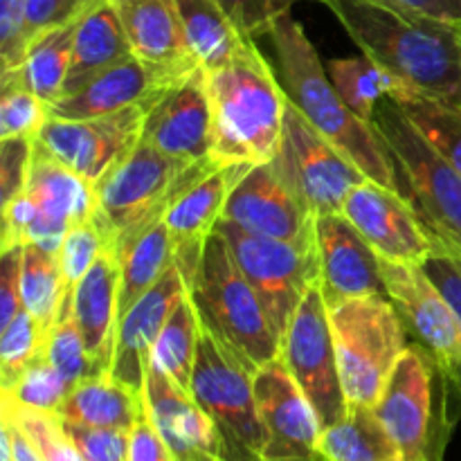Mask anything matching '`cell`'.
<instances>
[{
    "label": "cell",
    "mask_w": 461,
    "mask_h": 461,
    "mask_svg": "<svg viewBox=\"0 0 461 461\" xmlns=\"http://www.w3.org/2000/svg\"><path fill=\"white\" fill-rule=\"evenodd\" d=\"M347 34L414 93L457 102L461 95L459 25L383 7L369 0H322Z\"/></svg>",
    "instance_id": "obj_1"
},
{
    "label": "cell",
    "mask_w": 461,
    "mask_h": 461,
    "mask_svg": "<svg viewBox=\"0 0 461 461\" xmlns=\"http://www.w3.org/2000/svg\"><path fill=\"white\" fill-rule=\"evenodd\" d=\"M25 192L39 203L45 214L68 225L93 219L95 207H97L95 185L50 156L39 144L34 147Z\"/></svg>",
    "instance_id": "obj_27"
},
{
    "label": "cell",
    "mask_w": 461,
    "mask_h": 461,
    "mask_svg": "<svg viewBox=\"0 0 461 461\" xmlns=\"http://www.w3.org/2000/svg\"><path fill=\"white\" fill-rule=\"evenodd\" d=\"M176 7L189 54L203 70L212 72L225 66L252 41L243 36L214 0H176Z\"/></svg>",
    "instance_id": "obj_29"
},
{
    "label": "cell",
    "mask_w": 461,
    "mask_h": 461,
    "mask_svg": "<svg viewBox=\"0 0 461 461\" xmlns=\"http://www.w3.org/2000/svg\"><path fill=\"white\" fill-rule=\"evenodd\" d=\"M196 68L165 66L131 54L93 77L84 88L52 104V117L90 120V117L113 115L140 104H153Z\"/></svg>",
    "instance_id": "obj_20"
},
{
    "label": "cell",
    "mask_w": 461,
    "mask_h": 461,
    "mask_svg": "<svg viewBox=\"0 0 461 461\" xmlns=\"http://www.w3.org/2000/svg\"><path fill=\"white\" fill-rule=\"evenodd\" d=\"M61 419V417H59ZM63 421V419H61ZM63 428L75 441L86 461H129V432L115 428H88L63 421Z\"/></svg>",
    "instance_id": "obj_46"
},
{
    "label": "cell",
    "mask_w": 461,
    "mask_h": 461,
    "mask_svg": "<svg viewBox=\"0 0 461 461\" xmlns=\"http://www.w3.org/2000/svg\"><path fill=\"white\" fill-rule=\"evenodd\" d=\"M120 304V261L104 248L93 268L72 291L70 315L86 342L90 358L102 372H111Z\"/></svg>",
    "instance_id": "obj_24"
},
{
    "label": "cell",
    "mask_w": 461,
    "mask_h": 461,
    "mask_svg": "<svg viewBox=\"0 0 461 461\" xmlns=\"http://www.w3.org/2000/svg\"><path fill=\"white\" fill-rule=\"evenodd\" d=\"M374 126L385 142L401 194L412 203L437 252L461 257V174L428 142L394 99H383Z\"/></svg>",
    "instance_id": "obj_6"
},
{
    "label": "cell",
    "mask_w": 461,
    "mask_h": 461,
    "mask_svg": "<svg viewBox=\"0 0 461 461\" xmlns=\"http://www.w3.org/2000/svg\"><path fill=\"white\" fill-rule=\"evenodd\" d=\"M144 412V396L117 383L108 372L79 383L57 414L77 426L131 430Z\"/></svg>",
    "instance_id": "obj_28"
},
{
    "label": "cell",
    "mask_w": 461,
    "mask_h": 461,
    "mask_svg": "<svg viewBox=\"0 0 461 461\" xmlns=\"http://www.w3.org/2000/svg\"><path fill=\"white\" fill-rule=\"evenodd\" d=\"M120 261V304H117V318H124L126 311L151 291L162 275L176 264L174 246H171L169 230H167L165 216L156 223L149 225L144 232L131 239L129 243L117 250Z\"/></svg>",
    "instance_id": "obj_30"
},
{
    "label": "cell",
    "mask_w": 461,
    "mask_h": 461,
    "mask_svg": "<svg viewBox=\"0 0 461 461\" xmlns=\"http://www.w3.org/2000/svg\"><path fill=\"white\" fill-rule=\"evenodd\" d=\"M36 138L0 140V196L3 205L23 194L30 180Z\"/></svg>",
    "instance_id": "obj_47"
},
{
    "label": "cell",
    "mask_w": 461,
    "mask_h": 461,
    "mask_svg": "<svg viewBox=\"0 0 461 461\" xmlns=\"http://www.w3.org/2000/svg\"><path fill=\"white\" fill-rule=\"evenodd\" d=\"M32 39L27 32L25 0H0V63L12 72L25 61Z\"/></svg>",
    "instance_id": "obj_45"
},
{
    "label": "cell",
    "mask_w": 461,
    "mask_h": 461,
    "mask_svg": "<svg viewBox=\"0 0 461 461\" xmlns=\"http://www.w3.org/2000/svg\"><path fill=\"white\" fill-rule=\"evenodd\" d=\"M219 167H185L140 140L129 156L95 183L97 207L93 221L102 232L104 246L117 255L124 243L162 219L178 194Z\"/></svg>",
    "instance_id": "obj_5"
},
{
    "label": "cell",
    "mask_w": 461,
    "mask_h": 461,
    "mask_svg": "<svg viewBox=\"0 0 461 461\" xmlns=\"http://www.w3.org/2000/svg\"><path fill=\"white\" fill-rule=\"evenodd\" d=\"M129 461H174L169 446L147 412L129 432Z\"/></svg>",
    "instance_id": "obj_51"
},
{
    "label": "cell",
    "mask_w": 461,
    "mask_h": 461,
    "mask_svg": "<svg viewBox=\"0 0 461 461\" xmlns=\"http://www.w3.org/2000/svg\"><path fill=\"white\" fill-rule=\"evenodd\" d=\"M99 0H25L27 32L34 43L45 32L77 23Z\"/></svg>",
    "instance_id": "obj_48"
},
{
    "label": "cell",
    "mask_w": 461,
    "mask_h": 461,
    "mask_svg": "<svg viewBox=\"0 0 461 461\" xmlns=\"http://www.w3.org/2000/svg\"><path fill=\"white\" fill-rule=\"evenodd\" d=\"M214 232L228 241L239 268L264 302L282 338L304 293L320 279L318 248L243 232L225 219L216 223Z\"/></svg>",
    "instance_id": "obj_11"
},
{
    "label": "cell",
    "mask_w": 461,
    "mask_h": 461,
    "mask_svg": "<svg viewBox=\"0 0 461 461\" xmlns=\"http://www.w3.org/2000/svg\"><path fill=\"white\" fill-rule=\"evenodd\" d=\"M201 333V315H198L196 306H194L192 297L187 293L178 302V306L171 311L169 320L162 327L160 336H158L156 345L151 349V356H149V365L174 378L180 387L189 390Z\"/></svg>",
    "instance_id": "obj_35"
},
{
    "label": "cell",
    "mask_w": 461,
    "mask_h": 461,
    "mask_svg": "<svg viewBox=\"0 0 461 461\" xmlns=\"http://www.w3.org/2000/svg\"><path fill=\"white\" fill-rule=\"evenodd\" d=\"M450 257H453V259L457 261V266H459V268H461V257H457V255H450Z\"/></svg>",
    "instance_id": "obj_54"
},
{
    "label": "cell",
    "mask_w": 461,
    "mask_h": 461,
    "mask_svg": "<svg viewBox=\"0 0 461 461\" xmlns=\"http://www.w3.org/2000/svg\"><path fill=\"white\" fill-rule=\"evenodd\" d=\"M201 322L255 372L279 358L282 338L255 288L239 268L228 241L212 234L189 284Z\"/></svg>",
    "instance_id": "obj_4"
},
{
    "label": "cell",
    "mask_w": 461,
    "mask_h": 461,
    "mask_svg": "<svg viewBox=\"0 0 461 461\" xmlns=\"http://www.w3.org/2000/svg\"><path fill=\"white\" fill-rule=\"evenodd\" d=\"M270 165L315 216L340 212L351 189L367 180L365 171L315 131L291 102L286 104L282 144Z\"/></svg>",
    "instance_id": "obj_10"
},
{
    "label": "cell",
    "mask_w": 461,
    "mask_h": 461,
    "mask_svg": "<svg viewBox=\"0 0 461 461\" xmlns=\"http://www.w3.org/2000/svg\"><path fill=\"white\" fill-rule=\"evenodd\" d=\"M383 279L408 333L446 367L461 365V324L419 264H394L381 259Z\"/></svg>",
    "instance_id": "obj_19"
},
{
    "label": "cell",
    "mask_w": 461,
    "mask_h": 461,
    "mask_svg": "<svg viewBox=\"0 0 461 461\" xmlns=\"http://www.w3.org/2000/svg\"><path fill=\"white\" fill-rule=\"evenodd\" d=\"M252 369L203 327L189 392L221 441V461H264L266 430L257 408Z\"/></svg>",
    "instance_id": "obj_9"
},
{
    "label": "cell",
    "mask_w": 461,
    "mask_h": 461,
    "mask_svg": "<svg viewBox=\"0 0 461 461\" xmlns=\"http://www.w3.org/2000/svg\"><path fill=\"white\" fill-rule=\"evenodd\" d=\"M21 275L23 246L3 250V257H0V329L7 327L14 315L23 309Z\"/></svg>",
    "instance_id": "obj_49"
},
{
    "label": "cell",
    "mask_w": 461,
    "mask_h": 461,
    "mask_svg": "<svg viewBox=\"0 0 461 461\" xmlns=\"http://www.w3.org/2000/svg\"><path fill=\"white\" fill-rule=\"evenodd\" d=\"M21 297L23 309L34 315L45 333L52 331L61 315L70 313L59 252H50L34 243L23 246Z\"/></svg>",
    "instance_id": "obj_34"
},
{
    "label": "cell",
    "mask_w": 461,
    "mask_h": 461,
    "mask_svg": "<svg viewBox=\"0 0 461 461\" xmlns=\"http://www.w3.org/2000/svg\"><path fill=\"white\" fill-rule=\"evenodd\" d=\"M144 410L169 446L174 461H221L219 435L205 410L192 392L153 365L147 367Z\"/></svg>",
    "instance_id": "obj_23"
},
{
    "label": "cell",
    "mask_w": 461,
    "mask_h": 461,
    "mask_svg": "<svg viewBox=\"0 0 461 461\" xmlns=\"http://www.w3.org/2000/svg\"><path fill=\"white\" fill-rule=\"evenodd\" d=\"M320 461H390L399 457L376 410L349 405L347 414L320 432Z\"/></svg>",
    "instance_id": "obj_31"
},
{
    "label": "cell",
    "mask_w": 461,
    "mask_h": 461,
    "mask_svg": "<svg viewBox=\"0 0 461 461\" xmlns=\"http://www.w3.org/2000/svg\"><path fill=\"white\" fill-rule=\"evenodd\" d=\"M230 16V21L243 32V36L257 41L270 34L275 23L291 14V7L300 0H214Z\"/></svg>",
    "instance_id": "obj_44"
},
{
    "label": "cell",
    "mask_w": 461,
    "mask_h": 461,
    "mask_svg": "<svg viewBox=\"0 0 461 461\" xmlns=\"http://www.w3.org/2000/svg\"><path fill=\"white\" fill-rule=\"evenodd\" d=\"M48 333L41 329L34 315L21 309L7 327L0 329V383L14 385L18 376L43 354Z\"/></svg>",
    "instance_id": "obj_39"
},
{
    "label": "cell",
    "mask_w": 461,
    "mask_h": 461,
    "mask_svg": "<svg viewBox=\"0 0 461 461\" xmlns=\"http://www.w3.org/2000/svg\"><path fill=\"white\" fill-rule=\"evenodd\" d=\"M320 288L329 309L360 297L387 295L381 257L342 212L315 219Z\"/></svg>",
    "instance_id": "obj_18"
},
{
    "label": "cell",
    "mask_w": 461,
    "mask_h": 461,
    "mask_svg": "<svg viewBox=\"0 0 461 461\" xmlns=\"http://www.w3.org/2000/svg\"><path fill=\"white\" fill-rule=\"evenodd\" d=\"M45 358L70 383L72 390L79 383L88 381V378L99 376V374H108L102 372L95 365V360L90 358L84 338H81L79 329H77L70 313L61 315L59 322L52 327V331L48 333V338H45Z\"/></svg>",
    "instance_id": "obj_40"
},
{
    "label": "cell",
    "mask_w": 461,
    "mask_h": 461,
    "mask_svg": "<svg viewBox=\"0 0 461 461\" xmlns=\"http://www.w3.org/2000/svg\"><path fill=\"white\" fill-rule=\"evenodd\" d=\"M340 212L354 223L381 259L421 266L437 252L412 203L401 192L376 180L367 178L351 189Z\"/></svg>",
    "instance_id": "obj_16"
},
{
    "label": "cell",
    "mask_w": 461,
    "mask_h": 461,
    "mask_svg": "<svg viewBox=\"0 0 461 461\" xmlns=\"http://www.w3.org/2000/svg\"><path fill=\"white\" fill-rule=\"evenodd\" d=\"M153 104H140L90 120L50 117L48 124L41 129L36 144L95 185L138 147L144 120Z\"/></svg>",
    "instance_id": "obj_13"
},
{
    "label": "cell",
    "mask_w": 461,
    "mask_h": 461,
    "mask_svg": "<svg viewBox=\"0 0 461 461\" xmlns=\"http://www.w3.org/2000/svg\"><path fill=\"white\" fill-rule=\"evenodd\" d=\"M459 34H461V23H459Z\"/></svg>",
    "instance_id": "obj_56"
},
{
    "label": "cell",
    "mask_w": 461,
    "mask_h": 461,
    "mask_svg": "<svg viewBox=\"0 0 461 461\" xmlns=\"http://www.w3.org/2000/svg\"><path fill=\"white\" fill-rule=\"evenodd\" d=\"M423 138L461 174V104L408 90L394 99Z\"/></svg>",
    "instance_id": "obj_36"
},
{
    "label": "cell",
    "mask_w": 461,
    "mask_h": 461,
    "mask_svg": "<svg viewBox=\"0 0 461 461\" xmlns=\"http://www.w3.org/2000/svg\"><path fill=\"white\" fill-rule=\"evenodd\" d=\"M129 36L111 0H99L77 21L72 63L68 70L63 97L84 88L93 77L131 57Z\"/></svg>",
    "instance_id": "obj_26"
},
{
    "label": "cell",
    "mask_w": 461,
    "mask_h": 461,
    "mask_svg": "<svg viewBox=\"0 0 461 461\" xmlns=\"http://www.w3.org/2000/svg\"><path fill=\"white\" fill-rule=\"evenodd\" d=\"M0 450L7 461H43L30 437L5 414H0Z\"/></svg>",
    "instance_id": "obj_53"
},
{
    "label": "cell",
    "mask_w": 461,
    "mask_h": 461,
    "mask_svg": "<svg viewBox=\"0 0 461 461\" xmlns=\"http://www.w3.org/2000/svg\"><path fill=\"white\" fill-rule=\"evenodd\" d=\"M252 381L266 430L264 461H320L322 426L284 360L275 358L257 367Z\"/></svg>",
    "instance_id": "obj_14"
},
{
    "label": "cell",
    "mask_w": 461,
    "mask_h": 461,
    "mask_svg": "<svg viewBox=\"0 0 461 461\" xmlns=\"http://www.w3.org/2000/svg\"><path fill=\"white\" fill-rule=\"evenodd\" d=\"M72 392V385L57 372L52 363L45 358V349L21 376L14 381V385L5 387L3 394L9 396L16 403L32 410H43V412H59L63 401Z\"/></svg>",
    "instance_id": "obj_42"
},
{
    "label": "cell",
    "mask_w": 461,
    "mask_h": 461,
    "mask_svg": "<svg viewBox=\"0 0 461 461\" xmlns=\"http://www.w3.org/2000/svg\"><path fill=\"white\" fill-rule=\"evenodd\" d=\"M142 140L185 167L216 165L207 70L196 68L156 99L144 120Z\"/></svg>",
    "instance_id": "obj_15"
},
{
    "label": "cell",
    "mask_w": 461,
    "mask_h": 461,
    "mask_svg": "<svg viewBox=\"0 0 461 461\" xmlns=\"http://www.w3.org/2000/svg\"><path fill=\"white\" fill-rule=\"evenodd\" d=\"M270 41L277 57V77L288 102L315 131L349 156L369 180L401 192L394 160L376 126L360 120L347 106L304 27L291 14H284L270 30Z\"/></svg>",
    "instance_id": "obj_2"
},
{
    "label": "cell",
    "mask_w": 461,
    "mask_h": 461,
    "mask_svg": "<svg viewBox=\"0 0 461 461\" xmlns=\"http://www.w3.org/2000/svg\"><path fill=\"white\" fill-rule=\"evenodd\" d=\"M72 225L45 214L39 203L27 192L18 194L14 201L3 205V241L0 252L16 246H34L45 248L50 252H59L68 230Z\"/></svg>",
    "instance_id": "obj_37"
},
{
    "label": "cell",
    "mask_w": 461,
    "mask_h": 461,
    "mask_svg": "<svg viewBox=\"0 0 461 461\" xmlns=\"http://www.w3.org/2000/svg\"><path fill=\"white\" fill-rule=\"evenodd\" d=\"M390 461H403L401 457H394V459H390Z\"/></svg>",
    "instance_id": "obj_55"
},
{
    "label": "cell",
    "mask_w": 461,
    "mask_h": 461,
    "mask_svg": "<svg viewBox=\"0 0 461 461\" xmlns=\"http://www.w3.org/2000/svg\"><path fill=\"white\" fill-rule=\"evenodd\" d=\"M347 405L376 408L408 347V329L385 295L360 297L329 309Z\"/></svg>",
    "instance_id": "obj_8"
},
{
    "label": "cell",
    "mask_w": 461,
    "mask_h": 461,
    "mask_svg": "<svg viewBox=\"0 0 461 461\" xmlns=\"http://www.w3.org/2000/svg\"><path fill=\"white\" fill-rule=\"evenodd\" d=\"M0 414L12 419L30 437L43 461H86L63 428L59 414L25 408L5 394L3 403H0Z\"/></svg>",
    "instance_id": "obj_38"
},
{
    "label": "cell",
    "mask_w": 461,
    "mask_h": 461,
    "mask_svg": "<svg viewBox=\"0 0 461 461\" xmlns=\"http://www.w3.org/2000/svg\"><path fill=\"white\" fill-rule=\"evenodd\" d=\"M457 102H459V104H461V95H459V99H457Z\"/></svg>",
    "instance_id": "obj_57"
},
{
    "label": "cell",
    "mask_w": 461,
    "mask_h": 461,
    "mask_svg": "<svg viewBox=\"0 0 461 461\" xmlns=\"http://www.w3.org/2000/svg\"><path fill=\"white\" fill-rule=\"evenodd\" d=\"M248 169H250L248 165L219 167L189 185L167 207L165 223L169 230L171 246H174V261L187 286L201 264L207 239L214 234L216 223L223 219L230 192Z\"/></svg>",
    "instance_id": "obj_21"
},
{
    "label": "cell",
    "mask_w": 461,
    "mask_h": 461,
    "mask_svg": "<svg viewBox=\"0 0 461 461\" xmlns=\"http://www.w3.org/2000/svg\"><path fill=\"white\" fill-rule=\"evenodd\" d=\"M223 219L243 232L315 246L318 216L286 187L270 162L252 165L239 178L225 203Z\"/></svg>",
    "instance_id": "obj_17"
},
{
    "label": "cell",
    "mask_w": 461,
    "mask_h": 461,
    "mask_svg": "<svg viewBox=\"0 0 461 461\" xmlns=\"http://www.w3.org/2000/svg\"><path fill=\"white\" fill-rule=\"evenodd\" d=\"M327 72L347 106L369 124L374 122L383 99H401L408 90H412L387 68L365 54L351 59H333L327 63Z\"/></svg>",
    "instance_id": "obj_32"
},
{
    "label": "cell",
    "mask_w": 461,
    "mask_h": 461,
    "mask_svg": "<svg viewBox=\"0 0 461 461\" xmlns=\"http://www.w3.org/2000/svg\"><path fill=\"white\" fill-rule=\"evenodd\" d=\"M75 30L77 23H70V25L57 27V30L41 34L27 50V57L21 63V68L12 72H3V77L25 86L27 90L45 99L50 106L57 104L63 97L68 70H70L72 63Z\"/></svg>",
    "instance_id": "obj_33"
},
{
    "label": "cell",
    "mask_w": 461,
    "mask_h": 461,
    "mask_svg": "<svg viewBox=\"0 0 461 461\" xmlns=\"http://www.w3.org/2000/svg\"><path fill=\"white\" fill-rule=\"evenodd\" d=\"M104 239L93 219L75 223L68 230L61 248H59V264H61L63 279H66L68 306H70L72 291L84 279V275L93 268L97 257L104 252Z\"/></svg>",
    "instance_id": "obj_43"
},
{
    "label": "cell",
    "mask_w": 461,
    "mask_h": 461,
    "mask_svg": "<svg viewBox=\"0 0 461 461\" xmlns=\"http://www.w3.org/2000/svg\"><path fill=\"white\" fill-rule=\"evenodd\" d=\"M279 358L311 401L322 430L345 417L349 405L342 392L331 318L320 279L311 284L293 313L282 336Z\"/></svg>",
    "instance_id": "obj_12"
},
{
    "label": "cell",
    "mask_w": 461,
    "mask_h": 461,
    "mask_svg": "<svg viewBox=\"0 0 461 461\" xmlns=\"http://www.w3.org/2000/svg\"><path fill=\"white\" fill-rule=\"evenodd\" d=\"M421 268L426 270L432 284L439 288V293L446 297V302L455 311L461 324V268L457 261L450 255H446V252H435V255H430L423 261Z\"/></svg>",
    "instance_id": "obj_50"
},
{
    "label": "cell",
    "mask_w": 461,
    "mask_h": 461,
    "mask_svg": "<svg viewBox=\"0 0 461 461\" xmlns=\"http://www.w3.org/2000/svg\"><path fill=\"white\" fill-rule=\"evenodd\" d=\"M129 36L131 50L144 61L196 68L180 25L176 0H111Z\"/></svg>",
    "instance_id": "obj_25"
},
{
    "label": "cell",
    "mask_w": 461,
    "mask_h": 461,
    "mask_svg": "<svg viewBox=\"0 0 461 461\" xmlns=\"http://www.w3.org/2000/svg\"><path fill=\"white\" fill-rule=\"evenodd\" d=\"M369 3L399 9V12L423 14V16L439 18V21L455 23V25L461 23V0H369Z\"/></svg>",
    "instance_id": "obj_52"
},
{
    "label": "cell",
    "mask_w": 461,
    "mask_h": 461,
    "mask_svg": "<svg viewBox=\"0 0 461 461\" xmlns=\"http://www.w3.org/2000/svg\"><path fill=\"white\" fill-rule=\"evenodd\" d=\"M376 414L403 461H444L453 435V396L441 360L408 345L396 363Z\"/></svg>",
    "instance_id": "obj_7"
},
{
    "label": "cell",
    "mask_w": 461,
    "mask_h": 461,
    "mask_svg": "<svg viewBox=\"0 0 461 461\" xmlns=\"http://www.w3.org/2000/svg\"><path fill=\"white\" fill-rule=\"evenodd\" d=\"M212 158L216 165H264L282 144L286 93L255 41L225 66L207 72Z\"/></svg>",
    "instance_id": "obj_3"
},
{
    "label": "cell",
    "mask_w": 461,
    "mask_h": 461,
    "mask_svg": "<svg viewBox=\"0 0 461 461\" xmlns=\"http://www.w3.org/2000/svg\"><path fill=\"white\" fill-rule=\"evenodd\" d=\"M52 117V106L18 81L3 77L0 97V140L39 138Z\"/></svg>",
    "instance_id": "obj_41"
},
{
    "label": "cell",
    "mask_w": 461,
    "mask_h": 461,
    "mask_svg": "<svg viewBox=\"0 0 461 461\" xmlns=\"http://www.w3.org/2000/svg\"><path fill=\"white\" fill-rule=\"evenodd\" d=\"M187 293V282L178 266L174 264L151 291L144 293L126 311L124 318L117 322L111 363V376L117 383L144 396V381H147L149 356H151L153 345L169 320L171 311Z\"/></svg>",
    "instance_id": "obj_22"
}]
</instances>
